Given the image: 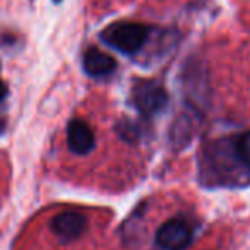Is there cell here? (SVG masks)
Instances as JSON below:
<instances>
[{"label": "cell", "instance_id": "9c48e42d", "mask_svg": "<svg viewBox=\"0 0 250 250\" xmlns=\"http://www.w3.org/2000/svg\"><path fill=\"white\" fill-rule=\"evenodd\" d=\"M5 94H7V86L4 84V81H0V101L4 100Z\"/></svg>", "mask_w": 250, "mask_h": 250}, {"label": "cell", "instance_id": "52a82bcc", "mask_svg": "<svg viewBox=\"0 0 250 250\" xmlns=\"http://www.w3.org/2000/svg\"><path fill=\"white\" fill-rule=\"evenodd\" d=\"M229 153H231L233 160L238 161L243 168L250 170V132H243L235 136L233 139L226 141Z\"/></svg>", "mask_w": 250, "mask_h": 250}, {"label": "cell", "instance_id": "6da1fadb", "mask_svg": "<svg viewBox=\"0 0 250 250\" xmlns=\"http://www.w3.org/2000/svg\"><path fill=\"white\" fill-rule=\"evenodd\" d=\"M147 36H149V29L137 22H115L101 33V38L106 45L125 55L139 52L146 45Z\"/></svg>", "mask_w": 250, "mask_h": 250}, {"label": "cell", "instance_id": "7a4b0ae2", "mask_svg": "<svg viewBox=\"0 0 250 250\" xmlns=\"http://www.w3.org/2000/svg\"><path fill=\"white\" fill-rule=\"evenodd\" d=\"M194 228L184 218H171L165 221L154 235L158 250H185L192 242Z\"/></svg>", "mask_w": 250, "mask_h": 250}, {"label": "cell", "instance_id": "ba28073f", "mask_svg": "<svg viewBox=\"0 0 250 250\" xmlns=\"http://www.w3.org/2000/svg\"><path fill=\"white\" fill-rule=\"evenodd\" d=\"M122 132V136L127 137V139L134 141L137 136H139V132H137V127H134V125H130L129 122H122V125L118 127Z\"/></svg>", "mask_w": 250, "mask_h": 250}, {"label": "cell", "instance_id": "8992f818", "mask_svg": "<svg viewBox=\"0 0 250 250\" xmlns=\"http://www.w3.org/2000/svg\"><path fill=\"white\" fill-rule=\"evenodd\" d=\"M84 72L91 77H106L117 69V62L111 55L96 48H89L83 59Z\"/></svg>", "mask_w": 250, "mask_h": 250}, {"label": "cell", "instance_id": "3957f363", "mask_svg": "<svg viewBox=\"0 0 250 250\" xmlns=\"http://www.w3.org/2000/svg\"><path fill=\"white\" fill-rule=\"evenodd\" d=\"M87 216L76 209H67V211L57 212L50 221V229L53 236L63 243H74L87 231Z\"/></svg>", "mask_w": 250, "mask_h": 250}, {"label": "cell", "instance_id": "30bf717a", "mask_svg": "<svg viewBox=\"0 0 250 250\" xmlns=\"http://www.w3.org/2000/svg\"><path fill=\"white\" fill-rule=\"evenodd\" d=\"M55 2H60V0H55Z\"/></svg>", "mask_w": 250, "mask_h": 250}, {"label": "cell", "instance_id": "5b68a950", "mask_svg": "<svg viewBox=\"0 0 250 250\" xmlns=\"http://www.w3.org/2000/svg\"><path fill=\"white\" fill-rule=\"evenodd\" d=\"M67 146L76 154H87L94 147V134L89 124L81 118H72L67 127Z\"/></svg>", "mask_w": 250, "mask_h": 250}, {"label": "cell", "instance_id": "277c9868", "mask_svg": "<svg viewBox=\"0 0 250 250\" xmlns=\"http://www.w3.org/2000/svg\"><path fill=\"white\" fill-rule=\"evenodd\" d=\"M134 103L146 117L160 113L168 104V94L156 81H141L134 87Z\"/></svg>", "mask_w": 250, "mask_h": 250}]
</instances>
